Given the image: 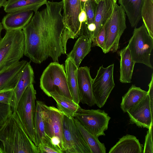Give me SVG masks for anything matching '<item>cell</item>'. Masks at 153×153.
Returning a JSON list of instances; mask_svg holds the SVG:
<instances>
[{
    "mask_svg": "<svg viewBox=\"0 0 153 153\" xmlns=\"http://www.w3.org/2000/svg\"><path fill=\"white\" fill-rule=\"evenodd\" d=\"M37 147L39 153H63L60 149L52 144L50 141L40 144Z\"/></svg>",
    "mask_w": 153,
    "mask_h": 153,
    "instance_id": "cell-31",
    "label": "cell"
},
{
    "mask_svg": "<svg viewBox=\"0 0 153 153\" xmlns=\"http://www.w3.org/2000/svg\"><path fill=\"white\" fill-rule=\"evenodd\" d=\"M115 2H117V0H114Z\"/></svg>",
    "mask_w": 153,
    "mask_h": 153,
    "instance_id": "cell-43",
    "label": "cell"
},
{
    "mask_svg": "<svg viewBox=\"0 0 153 153\" xmlns=\"http://www.w3.org/2000/svg\"><path fill=\"white\" fill-rule=\"evenodd\" d=\"M75 123L82 135L85 140L90 149L91 153H105L106 148L103 143L99 140L98 137L88 131L75 118Z\"/></svg>",
    "mask_w": 153,
    "mask_h": 153,
    "instance_id": "cell-28",
    "label": "cell"
},
{
    "mask_svg": "<svg viewBox=\"0 0 153 153\" xmlns=\"http://www.w3.org/2000/svg\"><path fill=\"white\" fill-rule=\"evenodd\" d=\"M96 3V4H97L99 2H100V1H101L102 0H94Z\"/></svg>",
    "mask_w": 153,
    "mask_h": 153,
    "instance_id": "cell-40",
    "label": "cell"
},
{
    "mask_svg": "<svg viewBox=\"0 0 153 153\" xmlns=\"http://www.w3.org/2000/svg\"><path fill=\"white\" fill-rule=\"evenodd\" d=\"M3 29H4V28L3 26L2 23L0 22V40L2 38L1 37V31Z\"/></svg>",
    "mask_w": 153,
    "mask_h": 153,
    "instance_id": "cell-39",
    "label": "cell"
},
{
    "mask_svg": "<svg viewBox=\"0 0 153 153\" xmlns=\"http://www.w3.org/2000/svg\"><path fill=\"white\" fill-rule=\"evenodd\" d=\"M120 61V81L122 83L131 82L132 75L135 62L133 60L127 46L119 52Z\"/></svg>",
    "mask_w": 153,
    "mask_h": 153,
    "instance_id": "cell-22",
    "label": "cell"
},
{
    "mask_svg": "<svg viewBox=\"0 0 153 153\" xmlns=\"http://www.w3.org/2000/svg\"><path fill=\"white\" fill-rule=\"evenodd\" d=\"M145 137L143 153H153V125L148 129Z\"/></svg>",
    "mask_w": 153,
    "mask_h": 153,
    "instance_id": "cell-32",
    "label": "cell"
},
{
    "mask_svg": "<svg viewBox=\"0 0 153 153\" xmlns=\"http://www.w3.org/2000/svg\"><path fill=\"white\" fill-rule=\"evenodd\" d=\"M92 43L91 40L87 36H79L73 49L67 55V58H70L78 68L84 57L91 51Z\"/></svg>",
    "mask_w": 153,
    "mask_h": 153,
    "instance_id": "cell-21",
    "label": "cell"
},
{
    "mask_svg": "<svg viewBox=\"0 0 153 153\" xmlns=\"http://www.w3.org/2000/svg\"><path fill=\"white\" fill-rule=\"evenodd\" d=\"M36 94L33 84H31L27 88L22 95L16 113L28 135L36 146L34 124Z\"/></svg>",
    "mask_w": 153,
    "mask_h": 153,
    "instance_id": "cell-7",
    "label": "cell"
},
{
    "mask_svg": "<svg viewBox=\"0 0 153 153\" xmlns=\"http://www.w3.org/2000/svg\"><path fill=\"white\" fill-rule=\"evenodd\" d=\"M82 2H85L89 0H80Z\"/></svg>",
    "mask_w": 153,
    "mask_h": 153,
    "instance_id": "cell-41",
    "label": "cell"
},
{
    "mask_svg": "<svg viewBox=\"0 0 153 153\" xmlns=\"http://www.w3.org/2000/svg\"><path fill=\"white\" fill-rule=\"evenodd\" d=\"M32 11H19L7 13L3 18L2 24L6 30H22L33 16Z\"/></svg>",
    "mask_w": 153,
    "mask_h": 153,
    "instance_id": "cell-18",
    "label": "cell"
},
{
    "mask_svg": "<svg viewBox=\"0 0 153 153\" xmlns=\"http://www.w3.org/2000/svg\"><path fill=\"white\" fill-rule=\"evenodd\" d=\"M90 68L87 66L79 67L77 78L80 102L89 106L96 104L92 89V78Z\"/></svg>",
    "mask_w": 153,
    "mask_h": 153,
    "instance_id": "cell-14",
    "label": "cell"
},
{
    "mask_svg": "<svg viewBox=\"0 0 153 153\" xmlns=\"http://www.w3.org/2000/svg\"><path fill=\"white\" fill-rule=\"evenodd\" d=\"M0 153H3V151L0 145Z\"/></svg>",
    "mask_w": 153,
    "mask_h": 153,
    "instance_id": "cell-42",
    "label": "cell"
},
{
    "mask_svg": "<svg viewBox=\"0 0 153 153\" xmlns=\"http://www.w3.org/2000/svg\"><path fill=\"white\" fill-rule=\"evenodd\" d=\"M47 0H8L3 6L7 13L19 11H32L36 12Z\"/></svg>",
    "mask_w": 153,
    "mask_h": 153,
    "instance_id": "cell-24",
    "label": "cell"
},
{
    "mask_svg": "<svg viewBox=\"0 0 153 153\" xmlns=\"http://www.w3.org/2000/svg\"><path fill=\"white\" fill-rule=\"evenodd\" d=\"M24 46L22 30L6 31L0 40V72L20 61L24 55Z\"/></svg>",
    "mask_w": 153,
    "mask_h": 153,
    "instance_id": "cell-3",
    "label": "cell"
},
{
    "mask_svg": "<svg viewBox=\"0 0 153 153\" xmlns=\"http://www.w3.org/2000/svg\"><path fill=\"white\" fill-rule=\"evenodd\" d=\"M27 62L23 60L0 72V93L13 90L20 72Z\"/></svg>",
    "mask_w": 153,
    "mask_h": 153,
    "instance_id": "cell-16",
    "label": "cell"
},
{
    "mask_svg": "<svg viewBox=\"0 0 153 153\" xmlns=\"http://www.w3.org/2000/svg\"><path fill=\"white\" fill-rule=\"evenodd\" d=\"M141 15L149 34L153 38V0H144Z\"/></svg>",
    "mask_w": 153,
    "mask_h": 153,
    "instance_id": "cell-29",
    "label": "cell"
},
{
    "mask_svg": "<svg viewBox=\"0 0 153 153\" xmlns=\"http://www.w3.org/2000/svg\"><path fill=\"white\" fill-rule=\"evenodd\" d=\"M34 82V72L30 62H27L21 70L17 83L13 90L10 104L13 112H16L19 102L26 89Z\"/></svg>",
    "mask_w": 153,
    "mask_h": 153,
    "instance_id": "cell-15",
    "label": "cell"
},
{
    "mask_svg": "<svg viewBox=\"0 0 153 153\" xmlns=\"http://www.w3.org/2000/svg\"><path fill=\"white\" fill-rule=\"evenodd\" d=\"M45 5L44 8L35 13L22 29L24 55L36 64L41 63L48 57L57 62L62 55L66 54L62 41L65 28L61 13L62 0L48 1Z\"/></svg>",
    "mask_w": 153,
    "mask_h": 153,
    "instance_id": "cell-1",
    "label": "cell"
},
{
    "mask_svg": "<svg viewBox=\"0 0 153 153\" xmlns=\"http://www.w3.org/2000/svg\"><path fill=\"white\" fill-rule=\"evenodd\" d=\"M88 131L98 137L105 136L111 117L104 111L100 109H85L80 107L74 116Z\"/></svg>",
    "mask_w": 153,
    "mask_h": 153,
    "instance_id": "cell-9",
    "label": "cell"
},
{
    "mask_svg": "<svg viewBox=\"0 0 153 153\" xmlns=\"http://www.w3.org/2000/svg\"><path fill=\"white\" fill-rule=\"evenodd\" d=\"M78 19L81 26V25L82 23L86 22L87 21V15L83 5L82 9L79 15Z\"/></svg>",
    "mask_w": 153,
    "mask_h": 153,
    "instance_id": "cell-37",
    "label": "cell"
},
{
    "mask_svg": "<svg viewBox=\"0 0 153 153\" xmlns=\"http://www.w3.org/2000/svg\"><path fill=\"white\" fill-rule=\"evenodd\" d=\"M0 145L3 153H39L16 112L0 126Z\"/></svg>",
    "mask_w": 153,
    "mask_h": 153,
    "instance_id": "cell-2",
    "label": "cell"
},
{
    "mask_svg": "<svg viewBox=\"0 0 153 153\" xmlns=\"http://www.w3.org/2000/svg\"><path fill=\"white\" fill-rule=\"evenodd\" d=\"M12 113L10 105L0 103V126L4 123Z\"/></svg>",
    "mask_w": 153,
    "mask_h": 153,
    "instance_id": "cell-33",
    "label": "cell"
},
{
    "mask_svg": "<svg viewBox=\"0 0 153 153\" xmlns=\"http://www.w3.org/2000/svg\"><path fill=\"white\" fill-rule=\"evenodd\" d=\"M149 89L147 91L149 99L150 106L151 111L153 113V73H152L151 76V79L150 83L148 85Z\"/></svg>",
    "mask_w": 153,
    "mask_h": 153,
    "instance_id": "cell-36",
    "label": "cell"
},
{
    "mask_svg": "<svg viewBox=\"0 0 153 153\" xmlns=\"http://www.w3.org/2000/svg\"><path fill=\"white\" fill-rule=\"evenodd\" d=\"M116 3L114 0H102L96 4L94 20L96 29L92 34V41L109 19Z\"/></svg>",
    "mask_w": 153,
    "mask_h": 153,
    "instance_id": "cell-17",
    "label": "cell"
},
{
    "mask_svg": "<svg viewBox=\"0 0 153 153\" xmlns=\"http://www.w3.org/2000/svg\"><path fill=\"white\" fill-rule=\"evenodd\" d=\"M64 114L58 108L45 104L44 109L45 133L51 143L65 153L63 132Z\"/></svg>",
    "mask_w": 153,
    "mask_h": 153,
    "instance_id": "cell-10",
    "label": "cell"
},
{
    "mask_svg": "<svg viewBox=\"0 0 153 153\" xmlns=\"http://www.w3.org/2000/svg\"><path fill=\"white\" fill-rule=\"evenodd\" d=\"M13 90L0 93V103L10 105Z\"/></svg>",
    "mask_w": 153,
    "mask_h": 153,
    "instance_id": "cell-35",
    "label": "cell"
},
{
    "mask_svg": "<svg viewBox=\"0 0 153 153\" xmlns=\"http://www.w3.org/2000/svg\"><path fill=\"white\" fill-rule=\"evenodd\" d=\"M45 104L38 100L36 101V108L34 117L36 146L45 143L50 140L45 133L44 109Z\"/></svg>",
    "mask_w": 153,
    "mask_h": 153,
    "instance_id": "cell-19",
    "label": "cell"
},
{
    "mask_svg": "<svg viewBox=\"0 0 153 153\" xmlns=\"http://www.w3.org/2000/svg\"><path fill=\"white\" fill-rule=\"evenodd\" d=\"M49 95L56 102L58 108L64 115L69 118L74 117L75 113L80 107L73 100L60 94L56 91L50 92Z\"/></svg>",
    "mask_w": 153,
    "mask_h": 153,
    "instance_id": "cell-27",
    "label": "cell"
},
{
    "mask_svg": "<svg viewBox=\"0 0 153 153\" xmlns=\"http://www.w3.org/2000/svg\"><path fill=\"white\" fill-rule=\"evenodd\" d=\"M65 68L72 99L76 103L79 104L80 102V97L77 78L78 68L70 58H68L65 61Z\"/></svg>",
    "mask_w": 153,
    "mask_h": 153,
    "instance_id": "cell-25",
    "label": "cell"
},
{
    "mask_svg": "<svg viewBox=\"0 0 153 153\" xmlns=\"http://www.w3.org/2000/svg\"><path fill=\"white\" fill-rule=\"evenodd\" d=\"M143 145L134 136L127 134L119 140L109 150V153H141Z\"/></svg>",
    "mask_w": 153,
    "mask_h": 153,
    "instance_id": "cell-20",
    "label": "cell"
},
{
    "mask_svg": "<svg viewBox=\"0 0 153 153\" xmlns=\"http://www.w3.org/2000/svg\"><path fill=\"white\" fill-rule=\"evenodd\" d=\"M114 64L106 68L102 65L97 70L92 82V89L96 104L101 108L105 104L115 86L113 78Z\"/></svg>",
    "mask_w": 153,
    "mask_h": 153,
    "instance_id": "cell-11",
    "label": "cell"
},
{
    "mask_svg": "<svg viewBox=\"0 0 153 153\" xmlns=\"http://www.w3.org/2000/svg\"><path fill=\"white\" fill-rule=\"evenodd\" d=\"M144 0H118L132 27H136L142 18L141 12Z\"/></svg>",
    "mask_w": 153,
    "mask_h": 153,
    "instance_id": "cell-23",
    "label": "cell"
},
{
    "mask_svg": "<svg viewBox=\"0 0 153 153\" xmlns=\"http://www.w3.org/2000/svg\"><path fill=\"white\" fill-rule=\"evenodd\" d=\"M130 118V122L140 128L149 129L153 125V113H152L149 97L147 94L137 104L126 112Z\"/></svg>",
    "mask_w": 153,
    "mask_h": 153,
    "instance_id": "cell-13",
    "label": "cell"
},
{
    "mask_svg": "<svg viewBox=\"0 0 153 153\" xmlns=\"http://www.w3.org/2000/svg\"><path fill=\"white\" fill-rule=\"evenodd\" d=\"M127 46L135 63L143 64L153 69L150 58L153 48V38L149 34L143 23L139 27L134 28Z\"/></svg>",
    "mask_w": 153,
    "mask_h": 153,
    "instance_id": "cell-5",
    "label": "cell"
},
{
    "mask_svg": "<svg viewBox=\"0 0 153 153\" xmlns=\"http://www.w3.org/2000/svg\"><path fill=\"white\" fill-rule=\"evenodd\" d=\"M62 20L65 28L62 35V41L66 53L68 39L76 38L80 35L81 26L78 17L83 5L80 0H62Z\"/></svg>",
    "mask_w": 153,
    "mask_h": 153,
    "instance_id": "cell-8",
    "label": "cell"
},
{
    "mask_svg": "<svg viewBox=\"0 0 153 153\" xmlns=\"http://www.w3.org/2000/svg\"><path fill=\"white\" fill-rule=\"evenodd\" d=\"M147 94V91L136 87L135 85H132L122 97L120 104L122 111L124 113L126 112L139 102Z\"/></svg>",
    "mask_w": 153,
    "mask_h": 153,
    "instance_id": "cell-26",
    "label": "cell"
},
{
    "mask_svg": "<svg viewBox=\"0 0 153 153\" xmlns=\"http://www.w3.org/2000/svg\"><path fill=\"white\" fill-rule=\"evenodd\" d=\"M83 6L87 16V25L94 23L96 3L94 0H89L84 3Z\"/></svg>",
    "mask_w": 153,
    "mask_h": 153,
    "instance_id": "cell-30",
    "label": "cell"
},
{
    "mask_svg": "<svg viewBox=\"0 0 153 153\" xmlns=\"http://www.w3.org/2000/svg\"><path fill=\"white\" fill-rule=\"evenodd\" d=\"M40 80V88L48 97L50 92L56 91L73 100L63 64L57 62H51L43 71Z\"/></svg>",
    "mask_w": 153,
    "mask_h": 153,
    "instance_id": "cell-4",
    "label": "cell"
},
{
    "mask_svg": "<svg viewBox=\"0 0 153 153\" xmlns=\"http://www.w3.org/2000/svg\"><path fill=\"white\" fill-rule=\"evenodd\" d=\"M126 13L122 7L115 4L113 13L105 25L103 53L117 51L120 38L126 28Z\"/></svg>",
    "mask_w": 153,
    "mask_h": 153,
    "instance_id": "cell-6",
    "label": "cell"
},
{
    "mask_svg": "<svg viewBox=\"0 0 153 153\" xmlns=\"http://www.w3.org/2000/svg\"><path fill=\"white\" fill-rule=\"evenodd\" d=\"M63 132L65 153H91L76 126L74 117L70 118L64 115Z\"/></svg>",
    "mask_w": 153,
    "mask_h": 153,
    "instance_id": "cell-12",
    "label": "cell"
},
{
    "mask_svg": "<svg viewBox=\"0 0 153 153\" xmlns=\"http://www.w3.org/2000/svg\"><path fill=\"white\" fill-rule=\"evenodd\" d=\"M7 1V0H0V8L4 5Z\"/></svg>",
    "mask_w": 153,
    "mask_h": 153,
    "instance_id": "cell-38",
    "label": "cell"
},
{
    "mask_svg": "<svg viewBox=\"0 0 153 153\" xmlns=\"http://www.w3.org/2000/svg\"><path fill=\"white\" fill-rule=\"evenodd\" d=\"M105 25L92 41V46H97L100 47L101 48L103 52L104 50Z\"/></svg>",
    "mask_w": 153,
    "mask_h": 153,
    "instance_id": "cell-34",
    "label": "cell"
}]
</instances>
